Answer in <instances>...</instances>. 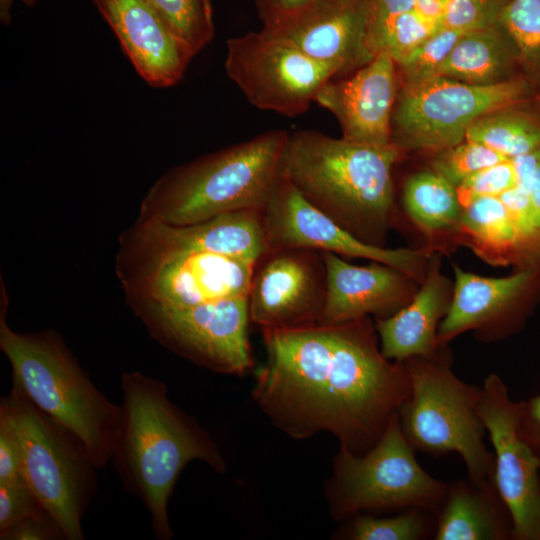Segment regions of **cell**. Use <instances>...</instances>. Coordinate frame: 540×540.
<instances>
[{
  "label": "cell",
  "mask_w": 540,
  "mask_h": 540,
  "mask_svg": "<svg viewBox=\"0 0 540 540\" xmlns=\"http://www.w3.org/2000/svg\"><path fill=\"white\" fill-rule=\"evenodd\" d=\"M0 418L14 435L26 484L66 539H84L81 519L95 488L97 466L83 442L14 383L1 400Z\"/></svg>",
  "instance_id": "52a82bcc"
},
{
  "label": "cell",
  "mask_w": 540,
  "mask_h": 540,
  "mask_svg": "<svg viewBox=\"0 0 540 540\" xmlns=\"http://www.w3.org/2000/svg\"><path fill=\"white\" fill-rule=\"evenodd\" d=\"M513 519L494 479L449 482L433 540H514Z\"/></svg>",
  "instance_id": "603a6c76"
},
{
  "label": "cell",
  "mask_w": 540,
  "mask_h": 540,
  "mask_svg": "<svg viewBox=\"0 0 540 540\" xmlns=\"http://www.w3.org/2000/svg\"><path fill=\"white\" fill-rule=\"evenodd\" d=\"M406 440L398 414L377 443L363 454L340 447L328 496L334 515L350 517L365 512H400L411 508L435 515L449 482L431 476L417 461Z\"/></svg>",
  "instance_id": "9c48e42d"
},
{
  "label": "cell",
  "mask_w": 540,
  "mask_h": 540,
  "mask_svg": "<svg viewBox=\"0 0 540 540\" xmlns=\"http://www.w3.org/2000/svg\"><path fill=\"white\" fill-rule=\"evenodd\" d=\"M415 3L416 0H367V43L369 49L372 38L395 17L414 10Z\"/></svg>",
  "instance_id": "f35d334b"
},
{
  "label": "cell",
  "mask_w": 540,
  "mask_h": 540,
  "mask_svg": "<svg viewBox=\"0 0 540 540\" xmlns=\"http://www.w3.org/2000/svg\"><path fill=\"white\" fill-rule=\"evenodd\" d=\"M403 363L410 393L398 410V418L411 447L433 457L457 453L468 480L474 484L492 480L494 455L483 442L486 429L479 409L481 387L458 378L444 350L434 358L414 357Z\"/></svg>",
  "instance_id": "8992f818"
},
{
  "label": "cell",
  "mask_w": 540,
  "mask_h": 540,
  "mask_svg": "<svg viewBox=\"0 0 540 540\" xmlns=\"http://www.w3.org/2000/svg\"><path fill=\"white\" fill-rule=\"evenodd\" d=\"M397 65L379 51L347 79L326 82L314 102L338 120L346 140L391 144V117L398 94Z\"/></svg>",
  "instance_id": "ac0fdd59"
},
{
  "label": "cell",
  "mask_w": 540,
  "mask_h": 540,
  "mask_svg": "<svg viewBox=\"0 0 540 540\" xmlns=\"http://www.w3.org/2000/svg\"><path fill=\"white\" fill-rule=\"evenodd\" d=\"M225 70L247 100L260 110L287 117L305 113L336 71L262 31L226 43Z\"/></svg>",
  "instance_id": "7c38bea8"
},
{
  "label": "cell",
  "mask_w": 540,
  "mask_h": 540,
  "mask_svg": "<svg viewBox=\"0 0 540 540\" xmlns=\"http://www.w3.org/2000/svg\"><path fill=\"white\" fill-rule=\"evenodd\" d=\"M2 540H48L65 538L60 526L48 513L28 517L3 532Z\"/></svg>",
  "instance_id": "8d00e7d4"
},
{
  "label": "cell",
  "mask_w": 540,
  "mask_h": 540,
  "mask_svg": "<svg viewBox=\"0 0 540 540\" xmlns=\"http://www.w3.org/2000/svg\"><path fill=\"white\" fill-rule=\"evenodd\" d=\"M517 185L527 190L535 212L540 234V148L512 158Z\"/></svg>",
  "instance_id": "74e56055"
},
{
  "label": "cell",
  "mask_w": 540,
  "mask_h": 540,
  "mask_svg": "<svg viewBox=\"0 0 540 540\" xmlns=\"http://www.w3.org/2000/svg\"><path fill=\"white\" fill-rule=\"evenodd\" d=\"M440 265V254H430L426 275L413 298L392 316L376 319L380 349L387 359L434 358L444 347L438 343L437 332L449 310L453 285L442 275Z\"/></svg>",
  "instance_id": "44dd1931"
},
{
  "label": "cell",
  "mask_w": 540,
  "mask_h": 540,
  "mask_svg": "<svg viewBox=\"0 0 540 540\" xmlns=\"http://www.w3.org/2000/svg\"><path fill=\"white\" fill-rule=\"evenodd\" d=\"M288 135L266 131L170 168L148 189L137 220L183 226L233 211H263L282 177Z\"/></svg>",
  "instance_id": "277c9868"
},
{
  "label": "cell",
  "mask_w": 540,
  "mask_h": 540,
  "mask_svg": "<svg viewBox=\"0 0 540 540\" xmlns=\"http://www.w3.org/2000/svg\"><path fill=\"white\" fill-rule=\"evenodd\" d=\"M0 280V348L12 367L13 383L83 442L97 468L105 466L118 441L121 407L94 386L58 333H17L8 326L9 300Z\"/></svg>",
  "instance_id": "5b68a950"
},
{
  "label": "cell",
  "mask_w": 540,
  "mask_h": 540,
  "mask_svg": "<svg viewBox=\"0 0 540 540\" xmlns=\"http://www.w3.org/2000/svg\"><path fill=\"white\" fill-rule=\"evenodd\" d=\"M493 21L497 22L498 17L509 0H474Z\"/></svg>",
  "instance_id": "ee69618b"
},
{
  "label": "cell",
  "mask_w": 540,
  "mask_h": 540,
  "mask_svg": "<svg viewBox=\"0 0 540 540\" xmlns=\"http://www.w3.org/2000/svg\"><path fill=\"white\" fill-rule=\"evenodd\" d=\"M465 140L510 159L540 148V93L481 116L468 127Z\"/></svg>",
  "instance_id": "d4e9b609"
},
{
  "label": "cell",
  "mask_w": 540,
  "mask_h": 540,
  "mask_svg": "<svg viewBox=\"0 0 540 540\" xmlns=\"http://www.w3.org/2000/svg\"><path fill=\"white\" fill-rule=\"evenodd\" d=\"M520 75L517 48L498 22L465 32L437 74L475 85L496 84Z\"/></svg>",
  "instance_id": "cb8c5ba5"
},
{
  "label": "cell",
  "mask_w": 540,
  "mask_h": 540,
  "mask_svg": "<svg viewBox=\"0 0 540 540\" xmlns=\"http://www.w3.org/2000/svg\"><path fill=\"white\" fill-rule=\"evenodd\" d=\"M497 22L517 48L523 76L540 90V0H509Z\"/></svg>",
  "instance_id": "f1b7e54d"
},
{
  "label": "cell",
  "mask_w": 540,
  "mask_h": 540,
  "mask_svg": "<svg viewBox=\"0 0 540 540\" xmlns=\"http://www.w3.org/2000/svg\"><path fill=\"white\" fill-rule=\"evenodd\" d=\"M464 33L441 28L396 63L404 84L417 83L437 76L441 65Z\"/></svg>",
  "instance_id": "d6a6232c"
},
{
  "label": "cell",
  "mask_w": 540,
  "mask_h": 540,
  "mask_svg": "<svg viewBox=\"0 0 540 540\" xmlns=\"http://www.w3.org/2000/svg\"><path fill=\"white\" fill-rule=\"evenodd\" d=\"M394 144L336 139L314 130L289 133L282 174L313 207L361 241L383 246L394 203Z\"/></svg>",
  "instance_id": "7a4b0ae2"
},
{
  "label": "cell",
  "mask_w": 540,
  "mask_h": 540,
  "mask_svg": "<svg viewBox=\"0 0 540 540\" xmlns=\"http://www.w3.org/2000/svg\"><path fill=\"white\" fill-rule=\"evenodd\" d=\"M47 512L22 475L0 482V532L32 516Z\"/></svg>",
  "instance_id": "e575fe53"
},
{
  "label": "cell",
  "mask_w": 540,
  "mask_h": 540,
  "mask_svg": "<svg viewBox=\"0 0 540 540\" xmlns=\"http://www.w3.org/2000/svg\"><path fill=\"white\" fill-rule=\"evenodd\" d=\"M507 159L483 144L464 140L437 152L432 170L457 187L468 176Z\"/></svg>",
  "instance_id": "1f68e13d"
},
{
  "label": "cell",
  "mask_w": 540,
  "mask_h": 540,
  "mask_svg": "<svg viewBox=\"0 0 540 540\" xmlns=\"http://www.w3.org/2000/svg\"><path fill=\"white\" fill-rule=\"evenodd\" d=\"M266 362L253 396L295 438L334 434L354 454L371 449L410 393L403 362L387 359L369 317L262 330Z\"/></svg>",
  "instance_id": "6da1fadb"
},
{
  "label": "cell",
  "mask_w": 540,
  "mask_h": 540,
  "mask_svg": "<svg viewBox=\"0 0 540 540\" xmlns=\"http://www.w3.org/2000/svg\"><path fill=\"white\" fill-rule=\"evenodd\" d=\"M441 28V24L411 10L395 17L380 30L370 41V49L374 55L385 51L398 63Z\"/></svg>",
  "instance_id": "4dcf8cb0"
},
{
  "label": "cell",
  "mask_w": 540,
  "mask_h": 540,
  "mask_svg": "<svg viewBox=\"0 0 540 540\" xmlns=\"http://www.w3.org/2000/svg\"><path fill=\"white\" fill-rule=\"evenodd\" d=\"M15 1L18 0H0V20L4 24L11 21V10Z\"/></svg>",
  "instance_id": "f6af8a7d"
},
{
  "label": "cell",
  "mask_w": 540,
  "mask_h": 540,
  "mask_svg": "<svg viewBox=\"0 0 540 540\" xmlns=\"http://www.w3.org/2000/svg\"><path fill=\"white\" fill-rule=\"evenodd\" d=\"M21 475L16 441L8 423L0 418V482Z\"/></svg>",
  "instance_id": "60d3db41"
},
{
  "label": "cell",
  "mask_w": 540,
  "mask_h": 540,
  "mask_svg": "<svg viewBox=\"0 0 540 540\" xmlns=\"http://www.w3.org/2000/svg\"><path fill=\"white\" fill-rule=\"evenodd\" d=\"M269 250L306 248L395 267L422 282L431 253L365 243L307 202L283 176L263 210Z\"/></svg>",
  "instance_id": "5bb4252c"
},
{
  "label": "cell",
  "mask_w": 540,
  "mask_h": 540,
  "mask_svg": "<svg viewBox=\"0 0 540 540\" xmlns=\"http://www.w3.org/2000/svg\"><path fill=\"white\" fill-rule=\"evenodd\" d=\"M326 296L318 324H340L374 315L392 316L414 296L413 278L377 261L356 266L334 253L322 252Z\"/></svg>",
  "instance_id": "ffe728a7"
},
{
  "label": "cell",
  "mask_w": 540,
  "mask_h": 540,
  "mask_svg": "<svg viewBox=\"0 0 540 540\" xmlns=\"http://www.w3.org/2000/svg\"><path fill=\"white\" fill-rule=\"evenodd\" d=\"M540 266L521 267L503 277H482L454 266L455 282L449 310L441 321L437 339L441 346L467 331L496 338L519 320L520 306L533 285Z\"/></svg>",
  "instance_id": "d6986e66"
},
{
  "label": "cell",
  "mask_w": 540,
  "mask_h": 540,
  "mask_svg": "<svg viewBox=\"0 0 540 540\" xmlns=\"http://www.w3.org/2000/svg\"><path fill=\"white\" fill-rule=\"evenodd\" d=\"M414 10L423 18L442 26L444 14L443 0H416Z\"/></svg>",
  "instance_id": "7bdbcfd3"
},
{
  "label": "cell",
  "mask_w": 540,
  "mask_h": 540,
  "mask_svg": "<svg viewBox=\"0 0 540 540\" xmlns=\"http://www.w3.org/2000/svg\"><path fill=\"white\" fill-rule=\"evenodd\" d=\"M403 206L411 220L428 234L458 230L463 212L456 187L433 170L406 180Z\"/></svg>",
  "instance_id": "4316f807"
},
{
  "label": "cell",
  "mask_w": 540,
  "mask_h": 540,
  "mask_svg": "<svg viewBox=\"0 0 540 540\" xmlns=\"http://www.w3.org/2000/svg\"><path fill=\"white\" fill-rule=\"evenodd\" d=\"M256 263L170 248L140 222L120 237L116 272L128 303L185 306L247 296Z\"/></svg>",
  "instance_id": "ba28073f"
},
{
  "label": "cell",
  "mask_w": 540,
  "mask_h": 540,
  "mask_svg": "<svg viewBox=\"0 0 540 540\" xmlns=\"http://www.w3.org/2000/svg\"><path fill=\"white\" fill-rule=\"evenodd\" d=\"M130 306L159 343L195 364L225 374H243L252 366L248 295L185 306Z\"/></svg>",
  "instance_id": "8fae6325"
},
{
  "label": "cell",
  "mask_w": 540,
  "mask_h": 540,
  "mask_svg": "<svg viewBox=\"0 0 540 540\" xmlns=\"http://www.w3.org/2000/svg\"><path fill=\"white\" fill-rule=\"evenodd\" d=\"M311 0H255L263 23L291 12Z\"/></svg>",
  "instance_id": "b9f144b4"
},
{
  "label": "cell",
  "mask_w": 540,
  "mask_h": 540,
  "mask_svg": "<svg viewBox=\"0 0 540 540\" xmlns=\"http://www.w3.org/2000/svg\"><path fill=\"white\" fill-rule=\"evenodd\" d=\"M325 296L321 251L272 249L255 266L248 292L249 319L262 330L318 324Z\"/></svg>",
  "instance_id": "9a60e30c"
},
{
  "label": "cell",
  "mask_w": 540,
  "mask_h": 540,
  "mask_svg": "<svg viewBox=\"0 0 540 540\" xmlns=\"http://www.w3.org/2000/svg\"><path fill=\"white\" fill-rule=\"evenodd\" d=\"M196 55L214 37L211 0H147Z\"/></svg>",
  "instance_id": "f546056e"
},
{
  "label": "cell",
  "mask_w": 540,
  "mask_h": 540,
  "mask_svg": "<svg viewBox=\"0 0 540 540\" xmlns=\"http://www.w3.org/2000/svg\"><path fill=\"white\" fill-rule=\"evenodd\" d=\"M516 184L514 164L512 159H507L468 176L456 191L463 207L477 197L499 196Z\"/></svg>",
  "instance_id": "836d02e7"
},
{
  "label": "cell",
  "mask_w": 540,
  "mask_h": 540,
  "mask_svg": "<svg viewBox=\"0 0 540 540\" xmlns=\"http://www.w3.org/2000/svg\"><path fill=\"white\" fill-rule=\"evenodd\" d=\"M346 536L351 540H426L433 539L436 515L421 508L376 517L358 513L350 516Z\"/></svg>",
  "instance_id": "83f0119b"
},
{
  "label": "cell",
  "mask_w": 540,
  "mask_h": 540,
  "mask_svg": "<svg viewBox=\"0 0 540 540\" xmlns=\"http://www.w3.org/2000/svg\"><path fill=\"white\" fill-rule=\"evenodd\" d=\"M121 387V427L112 459L126 487L149 510L156 537L168 540L173 536L168 499L183 468L198 459L223 472L224 461L196 420L169 400L162 382L134 371L122 375Z\"/></svg>",
  "instance_id": "3957f363"
},
{
  "label": "cell",
  "mask_w": 540,
  "mask_h": 540,
  "mask_svg": "<svg viewBox=\"0 0 540 540\" xmlns=\"http://www.w3.org/2000/svg\"><path fill=\"white\" fill-rule=\"evenodd\" d=\"M367 0H311L263 23L262 32L333 68L337 76L369 63Z\"/></svg>",
  "instance_id": "2e32d148"
},
{
  "label": "cell",
  "mask_w": 540,
  "mask_h": 540,
  "mask_svg": "<svg viewBox=\"0 0 540 540\" xmlns=\"http://www.w3.org/2000/svg\"><path fill=\"white\" fill-rule=\"evenodd\" d=\"M139 222L161 243L177 250L212 252L254 263L269 251L263 211H233L183 226Z\"/></svg>",
  "instance_id": "7402d4cb"
},
{
  "label": "cell",
  "mask_w": 540,
  "mask_h": 540,
  "mask_svg": "<svg viewBox=\"0 0 540 540\" xmlns=\"http://www.w3.org/2000/svg\"><path fill=\"white\" fill-rule=\"evenodd\" d=\"M519 403V432L540 460V394Z\"/></svg>",
  "instance_id": "ab89813d"
},
{
  "label": "cell",
  "mask_w": 540,
  "mask_h": 540,
  "mask_svg": "<svg viewBox=\"0 0 540 540\" xmlns=\"http://www.w3.org/2000/svg\"><path fill=\"white\" fill-rule=\"evenodd\" d=\"M457 231L490 262L521 260L517 230L498 196L477 197L463 206Z\"/></svg>",
  "instance_id": "484cf974"
},
{
  "label": "cell",
  "mask_w": 540,
  "mask_h": 540,
  "mask_svg": "<svg viewBox=\"0 0 540 540\" xmlns=\"http://www.w3.org/2000/svg\"><path fill=\"white\" fill-rule=\"evenodd\" d=\"M139 76L154 88L183 77L195 56L147 0H92Z\"/></svg>",
  "instance_id": "e0dca14e"
},
{
  "label": "cell",
  "mask_w": 540,
  "mask_h": 540,
  "mask_svg": "<svg viewBox=\"0 0 540 540\" xmlns=\"http://www.w3.org/2000/svg\"><path fill=\"white\" fill-rule=\"evenodd\" d=\"M18 1H21L27 6H34L35 4H37L39 0H18Z\"/></svg>",
  "instance_id": "bcb514c9"
},
{
  "label": "cell",
  "mask_w": 540,
  "mask_h": 540,
  "mask_svg": "<svg viewBox=\"0 0 540 540\" xmlns=\"http://www.w3.org/2000/svg\"><path fill=\"white\" fill-rule=\"evenodd\" d=\"M539 93L523 75L491 85L443 76L404 84L392 112L391 143L401 151L437 153L463 142L481 116Z\"/></svg>",
  "instance_id": "30bf717a"
},
{
  "label": "cell",
  "mask_w": 540,
  "mask_h": 540,
  "mask_svg": "<svg viewBox=\"0 0 540 540\" xmlns=\"http://www.w3.org/2000/svg\"><path fill=\"white\" fill-rule=\"evenodd\" d=\"M480 415L494 449V483L513 519L514 540H540V460L519 432L520 403L495 373L481 387Z\"/></svg>",
  "instance_id": "4fadbf2b"
},
{
  "label": "cell",
  "mask_w": 540,
  "mask_h": 540,
  "mask_svg": "<svg viewBox=\"0 0 540 540\" xmlns=\"http://www.w3.org/2000/svg\"><path fill=\"white\" fill-rule=\"evenodd\" d=\"M442 28L462 32L485 28L493 22L474 0H443Z\"/></svg>",
  "instance_id": "d590c367"
}]
</instances>
